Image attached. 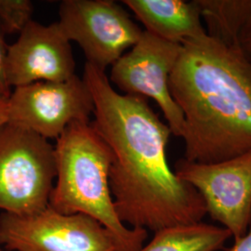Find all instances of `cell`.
<instances>
[{"instance_id": "obj_1", "label": "cell", "mask_w": 251, "mask_h": 251, "mask_svg": "<svg viewBox=\"0 0 251 251\" xmlns=\"http://www.w3.org/2000/svg\"><path fill=\"white\" fill-rule=\"evenodd\" d=\"M83 79L94 101L93 124L114 154L110 188L119 220L154 233L202 222L203 198L169 165L168 124L144 97L118 93L92 64L85 63Z\"/></svg>"}, {"instance_id": "obj_2", "label": "cell", "mask_w": 251, "mask_h": 251, "mask_svg": "<svg viewBox=\"0 0 251 251\" xmlns=\"http://www.w3.org/2000/svg\"><path fill=\"white\" fill-rule=\"evenodd\" d=\"M184 117V159L223 162L251 151V65L206 35L182 45L169 81Z\"/></svg>"}, {"instance_id": "obj_3", "label": "cell", "mask_w": 251, "mask_h": 251, "mask_svg": "<svg viewBox=\"0 0 251 251\" xmlns=\"http://www.w3.org/2000/svg\"><path fill=\"white\" fill-rule=\"evenodd\" d=\"M56 179L49 206L63 214L90 216L126 239H147V231L128 228L118 218L110 188L112 149L93 123L68 126L54 146Z\"/></svg>"}, {"instance_id": "obj_4", "label": "cell", "mask_w": 251, "mask_h": 251, "mask_svg": "<svg viewBox=\"0 0 251 251\" xmlns=\"http://www.w3.org/2000/svg\"><path fill=\"white\" fill-rule=\"evenodd\" d=\"M145 239H126L90 216L50 206L29 215H0V244L7 251H138Z\"/></svg>"}, {"instance_id": "obj_5", "label": "cell", "mask_w": 251, "mask_h": 251, "mask_svg": "<svg viewBox=\"0 0 251 251\" xmlns=\"http://www.w3.org/2000/svg\"><path fill=\"white\" fill-rule=\"evenodd\" d=\"M56 179L49 140L7 123L0 127V210L29 215L45 209Z\"/></svg>"}, {"instance_id": "obj_6", "label": "cell", "mask_w": 251, "mask_h": 251, "mask_svg": "<svg viewBox=\"0 0 251 251\" xmlns=\"http://www.w3.org/2000/svg\"><path fill=\"white\" fill-rule=\"evenodd\" d=\"M59 25L68 40L80 46L87 63L105 72L131 49L143 30L112 0H64Z\"/></svg>"}, {"instance_id": "obj_7", "label": "cell", "mask_w": 251, "mask_h": 251, "mask_svg": "<svg viewBox=\"0 0 251 251\" xmlns=\"http://www.w3.org/2000/svg\"><path fill=\"white\" fill-rule=\"evenodd\" d=\"M174 172L198 191L206 214L239 238L251 225V151L217 163L179 159Z\"/></svg>"}, {"instance_id": "obj_8", "label": "cell", "mask_w": 251, "mask_h": 251, "mask_svg": "<svg viewBox=\"0 0 251 251\" xmlns=\"http://www.w3.org/2000/svg\"><path fill=\"white\" fill-rule=\"evenodd\" d=\"M94 101L83 78L40 81L14 88L8 99V123L49 139H58L76 121H88Z\"/></svg>"}, {"instance_id": "obj_9", "label": "cell", "mask_w": 251, "mask_h": 251, "mask_svg": "<svg viewBox=\"0 0 251 251\" xmlns=\"http://www.w3.org/2000/svg\"><path fill=\"white\" fill-rule=\"evenodd\" d=\"M182 45L143 31L131 50L112 65L110 81L126 95L153 100L166 118L171 133L181 138L184 117L169 86Z\"/></svg>"}, {"instance_id": "obj_10", "label": "cell", "mask_w": 251, "mask_h": 251, "mask_svg": "<svg viewBox=\"0 0 251 251\" xmlns=\"http://www.w3.org/2000/svg\"><path fill=\"white\" fill-rule=\"evenodd\" d=\"M75 70L72 47L58 23L45 25L32 20L9 47L7 78L10 88L67 80L75 75Z\"/></svg>"}, {"instance_id": "obj_11", "label": "cell", "mask_w": 251, "mask_h": 251, "mask_svg": "<svg viewBox=\"0 0 251 251\" xmlns=\"http://www.w3.org/2000/svg\"><path fill=\"white\" fill-rule=\"evenodd\" d=\"M147 32L162 39L183 45L206 36L195 1L124 0Z\"/></svg>"}, {"instance_id": "obj_12", "label": "cell", "mask_w": 251, "mask_h": 251, "mask_svg": "<svg viewBox=\"0 0 251 251\" xmlns=\"http://www.w3.org/2000/svg\"><path fill=\"white\" fill-rule=\"evenodd\" d=\"M231 236L224 227L200 222L155 232L152 240L138 251H219L225 250Z\"/></svg>"}, {"instance_id": "obj_13", "label": "cell", "mask_w": 251, "mask_h": 251, "mask_svg": "<svg viewBox=\"0 0 251 251\" xmlns=\"http://www.w3.org/2000/svg\"><path fill=\"white\" fill-rule=\"evenodd\" d=\"M206 35L225 45L239 47L243 31L251 23V0H195Z\"/></svg>"}, {"instance_id": "obj_14", "label": "cell", "mask_w": 251, "mask_h": 251, "mask_svg": "<svg viewBox=\"0 0 251 251\" xmlns=\"http://www.w3.org/2000/svg\"><path fill=\"white\" fill-rule=\"evenodd\" d=\"M34 5L29 0H0V25L5 34L21 33L31 22Z\"/></svg>"}, {"instance_id": "obj_15", "label": "cell", "mask_w": 251, "mask_h": 251, "mask_svg": "<svg viewBox=\"0 0 251 251\" xmlns=\"http://www.w3.org/2000/svg\"><path fill=\"white\" fill-rule=\"evenodd\" d=\"M5 33L0 25V96L9 98L11 94L8 78H7V57L9 47L5 41Z\"/></svg>"}, {"instance_id": "obj_16", "label": "cell", "mask_w": 251, "mask_h": 251, "mask_svg": "<svg viewBox=\"0 0 251 251\" xmlns=\"http://www.w3.org/2000/svg\"><path fill=\"white\" fill-rule=\"evenodd\" d=\"M239 48L251 65V23L243 31L239 41Z\"/></svg>"}, {"instance_id": "obj_17", "label": "cell", "mask_w": 251, "mask_h": 251, "mask_svg": "<svg viewBox=\"0 0 251 251\" xmlns=\"http://www.w3.org/2000/svg\"><path fill=\"white\" fill-rule=\"evenodd\" d=\"M225 251H251V228L245 235L235 238L233 246Z\"/></svg>"}, {"instance_id": "obj_18", "label": "cell", "mask_w": 251, "mask_h": 251, "mask_svg": "<svg viewBox=\"0 0 251 251\" xmlns=\"http://www.w3.org/2000/svg\"><path fill=\"white\" fill-rule=\"evenodd\" d=\"M8 99L0 96V127L8 123Z\"/></svg>"}, {"instance_id": "obj_19", "label": "cell", "mask_w": 251, "mask_h": 251, "mask_svg": "<svg viewBox=\"0 0 251 251\" xmlns=\"http://www.w3.org/2000/svg\"><path fill=\"white\" fill-rule=\"evenodd\" d=\"M0 251H7L5 249H4V248H3V247H2V245H1V244H0Z\"/></svg>"}]
</instances>
